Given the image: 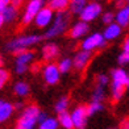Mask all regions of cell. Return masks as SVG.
<instances>
[{
    "mask_svg": "<svg viewBox=\"0 0 129 129\" xmlns=\"http://www.w3.org/2000/svg\"><path fill=\"white\" fill-rule=\"evenodd\" d=\"M119 63L120 64L129 63V53H126V51H122L121 53V54L119 55Z\"/></svg>",
    "mask_w": 129,
    "mask_h": 129,
    "instance_id": "cell-32",
    "label": "cell"
},
{
    "mask_svg": "<svg viewBox=\"0 0 129 129\" xmlns=\"http://www.w3.org/2000/svg\"><path fill=\"white\" fill-rule=\"evenodd\" d=\"M105 44H107V40L104 38L103 34H100V33H93V34H91V36L87 37L86 40H83V42H82V50L92 51L93 49L104 48Z\"/></svg>",
    "mask_w": 129,
    "mask_h": 129,
    "instance_id": "cell-6",
    "label": "cell"
},
{
    "mask_svg": "<svg viewBox=\"0 0 129 129\" xmlns=\"http://www.w3.org/2000/svg\"><path fill=\"white\" fill-rule=\"evenodd\" d=\"M3 66V59H2V57H0V67Z\"/></svg>",
    "mask_w": 129,
    "mask_h": 129,
    "instance_id": "cell-40",
    "label": "cell"
},
{
    "mask_svg": "<svg viewBox=\"0 0 129 129\" xmlns=\"http://www.w3.org/2000/svg\"><path fill=\"white\" fill-rule=\"evenodd\" d=\"M22 3V0H12V5L15 8H17V7H20V4Z\"/></svg>",
    "mask_w": 129,
    "mask_h": 129,
    "instance_id": "cell-37",
    "label": "cell"
},
{
    "mask_svg": "<svg viewBox=\"0 0 129 129\" xmlns=\"http://www.w3.org/2000/svg\"><path fill=\"white\" fill-rule=\"evenodd\" d=\"M102 13V5L99 3H90L86 5V8L83 9V12L80 13V20L84 22H88L95 20L96 17Z\"/></svg>",
    "mask_w": 129,
    "mask_h": 129,
    "instance_id": "cell-7",
    "label": "cell"
},
{
    "mask_svg": "<svg viewBox=\"0 0 129 129\" xmlns=\"http://www.w3.org/2000/svg\"><path fill=\"white\" fill-rule=\"evenodd\" d=\"M69 22H70V15L63 11V12H58L54 17V21H53V25L48 29V32L45 33L46 38H53V37H57L59 34L64 33V30H67V26H69Z\"/></svg>",
    "mask_w": 129,
    "mask_h": 129,
    "instance_id": "cell-2",
    "label": "cell"
},
{
    "mask_svg": "<svg viewBox=\"0 0 129 129\" xmlns=\"http://www.w3.org/2000/svg\"><path fill=\"white\" fill-rule=\"evenodd\" d=\"M73 66H74V62L70 59V58H63V59H61L59 63H58V69H59L61 73H69Z\"/></svg>",
    "mask_w": 129,
    "mask_h": 129,
    "instance_id": "cell-26",
    "label": "cell"
},
{
    "mask_svg": "<svg viewBox=\"0 0 129 129\" xmlns=\"http://www.w3.org/2000/svg\"><path fill=\"white\" fill-rule=\"evenodd\" d=\"M58 121L64 129H74V122H73V117L71 113H69L67 111L62 113H58Z\"/></svg>",
    "mask_w": 129,
    "mask_h": 129,
    "instance_id": "cell-18",
    "label": "cell"
},
{
    "mask_svg": "<svg viewBox=\"0 0 129 129\" xmlns=\"http://www.w3.org/2000/svg\"><path fill=\"white\" fill-rule=\"evenodd\" d=\"M105 99V91H104V87L102 86H96L92 91V102H98V103H102Z\"/></svg>",
    "mask_w": 129,
    "mask_h": 129,
    "instance_id": "cell-25",
    "label": "cell"
},
{
    "mask_svg": "<svg viewBox=\"0 0 129 129\" xmlns=\"http://www.w3.org/2000/svg\"><path fill=\"white\" fill-rule=\"evenodd\" d=\"M86 5H87L86 0H71V3H70V11H71V13H77L80 16V13L86 8Z\"/></svg>",
    "mask_w": 129,
    "mask_h": 129,
    "instance_id": "cell-20",
    "label": "cell"
},
{
    "mask_svg": "<svg viewBox=\"0 0 129 129\" xmlns=\"http://www.w3.org/2000/svg\"><path fill=\"white\" fill-rule=\"evenodd\" d=\"M41 40H42V36H38V34L21 36V37H17V38L12 40L11 42H8L7 44V49L9 51H13V53H16V54H17V53H20L22 50H26L29 46L38 44Z\"/></svg>",
    "mask_w": 129,
    "mask_h": 129,
    "instance_id": "cell-3",
    "label": "cell"
},
{
    "mask_svg": "<svg viewBox=\"0 0 129 129\" xmlns=\"http://www.w3.org/2000/svg\"><path fill=\"white\" fill-rule=\"evenodd\" d=\"M20 108H22V103H16L15 104V109H20Z\"/></svg>",
    "mask_w": 129,
    "mask_h": 129,
    "instance_id": "cell-39",
    "label": "cell"
},
{
    "mask_svg": "<svg viewBox=\"0 0 129 129\" xmlns=\"http://www.w3.org/2000/svg\"><path fill=\"white\" fill-rule=\"evenodd\" d=\"M8 79H9V73L7 71V70L0 67V88H3V87L5 86Z\"/></svg>",
    "mask_w": 129,
    "mask_h": 129,
    "instance_id": "cell-29",
    "label": "cell"
},
{
    "mask_svg": "<svg viewBox=\"0 0 129 129\" xmlns=\"http://www.w3.org/2000/svg\"><path fill=\"white\" fill-rule=\"evenodd\" d=\"M73 117V122H74V128L75 129H84L86 124H87V117H88V113H87V107H80L75 108L74 112L71 113Z\"/></svg>",
    "mask_w": 129,
    "mask_h": 129,
    "instance_id": "cell-8",
    "label": "cell"
},
{
    "mask_svg": "<svg viewBox=\"0 0 129 129\" xmlns=\"http://www.w3.org/2000/svg\"><path fill=\"white\" fill-rule=\"evenodd\" d=\"M41 113L37 105H29L26 107L17 121L16 129H34L36 124L38 122V116Z\"/></svg>",
    "mask_w": 129,
    "mask_h": 129,
    "instance_id": "cell-1",
    "label": "cell"
},
{
    "mask_svg": "<svg viewBox=\"0 0 129 129\" xmlns=\"http://www.w3.org/2000/svg\"><path fill=\"white\" fill-rule=\"evenodd\" d=\"M46 119H48V115H46L45 112H41L40 116H38V122H42V121L46 120Z\"/></svg>",
    "mask_w": 129,
    "mask_h": 129,
    "instance_id": "cell-35",
    "label": "cell"
},
{
    "mask_svg": "<svg viewBox=\"0 0 129 129\" xmlns=\"http://www.w3.org/2000/svg\"><path fill=\"white\" fill-rule=\"evenodd\" d=\"M42 74H44V79L48 84H55V83H58V80H59L61 71H59V69H58V64L49 63L44 67Z\"/></svg>",
    "mask_w": 129,
    "mask_h": 129,
    "instance_id": "cell-9",
    "label": "cell"
},
{
    "mask_svg": "<svg viewBox=\"0 0 129 129\" xmlns=\"http://www.w3.org/2000/svg\"><path fill=\"white\" fill-rule=\"evenodd\" d=\"M128 90H129V84H128Z\"/></svg>",
    "mask_w": 129,
    "mask_h": 129,
    "instance_id": "cell-43",
    "label": "cell"
},
{
    "mask_svg": "<svg viewBox=\"0 0 129 129\" xmlns=\"http://www.w3.org/2000/svg\"><path fill=\"white\" fill-rule=\"evenodd\" d=\"M124 92H125V87L124 86L112 82V84H111V95H112V99L115 102H119L120 99L122 98V95H124Z\"/></svg>",
    "mask_w": 129,
    "mask_h": 129,
    "instance_id": "cell-19",
    "label": "cell"
},
{
    "mask_svg": "<svg viewBox=\"0 0 129 129\" xmlns=\"http://www.w3.org/2000/svg\"><path fill=\"white\" fill-rule=\"evenodd\" d=\"M115 20L121 28L128 26L129 25V9H128V7L121 8L119 12L115 15Z\"/></svg>",
    "mask_w": 129,
    "mask_h": 129,
    "instance_id": "cell-17",
    "label": "cell"
},
{
    "mask_svg": "<svg viewBox=\"0 0 129 129\" xmlns=\"http://www.w3.org/2000/svg\"><path fill=\"white\" fill-rule=\"evenodd\" d=\"M125 2H126V3H128V4H129V0H125Z\"/></svg>",
    "mask_w": 129,
    "mask_h": 129,
    "instance_id": "cell-41",
    "label": "cell"
},
{
    "mask_svg": "<svg viewBox=\"0 0 129 129\" xmlns=\"http://www.w3.org/2000/svg\"><path fill=\"white\" fill-rule=\"evenodd\" d=\"M59 54V49L55 44H46L42 49V55H44V59L46 61H51L54 58L58 57Z\"/></svg>",
    "mask_w": 129,
    "mask_h": 129,
    "instance_id": "cell-16",
    "label": "cell"
},
{
    "mask_svg": "<svg viewBox=\"0 0 129 129\" xmlns=\"http://www.w3.org/2000/svg\"><path fill=\"white\" fill-rule=\"evenodd\" d=\"M87 32H88V25H87V22L79 21L71 28L70 36H71L73 38H80V37H83Z\"/></svg>",
    "mask_w": 129,
    "mask_h": 129,
    "instance_id": "cell-15",
    "label": "cell"
},
{
    "mask_svg": "<svg viewBox=\"0 0 129 129\" xmlns=\"http://www.w3.org/2000/svg\"><path fill=\"white\" fill-rule=\"evenodd\" d=\"M108 129H116V128H108Z\"/></svg>",
    "mask_w": 129,
    "mask_h": 129,
    "instance_id": "cell-42",
    "label": "cell"
},
{
    "mask_svg": "<svg viewBox=\"0 0 129 129\" xmlns=\"http://www.w3.org/2000/svg\"><path fill=\"white\" fill-rule=\"evenodd\" d=\"M96 82H98V86L105 87V86L108 84L109 79H108L107 75H104V74H99V75H98V78H96Z\"/></svg>",
    "mask_w": 129,
    "mask_h": 129,
    "instance_id": "cell-30",
    "label": "cell"
},
{
    "mask_svg": "<svg viewBox=\"0 0 129 129\" xmlns=\"http://www.w3.org/2000/svg\"><path fill=\"white\" fill-rule=\"evenodd\" d=\"M29 91H30V88H29V86L25 83V82H17V83L15 84V93L17 96H26Z\"/></svg>",
    "mask_w": 129,
    "mask_h": 129,
    "instance_id": "cell-24",
    "label": "cell"
},
{
    "mask_svg": "<svg viewBox=\"0 0 129 129\" xmlns=\"http://www.w3.org/2000/svg\"><path fill=\"white\" fill-rule=\"evenodd\" d=\"M120 34H121V26L117 24V22H112V24H109L107 28H105L103 36L107 41H111V40L117 38Z\"/></svg>",
    "mask_w": 129,
    "mask_h": 129,
    "instance_id": "cell-13",
    "label": "cell"
},
{
    "mask_svg": "<svg viewBox=\"0 0 129 129\" xmlns=\"http://www.w3.org/2000/svg\"><path fill=\"white\" fill-rule=\"evenodd\" d=\"M58 125H59L58 119H54V117H48V119L44 120L42 122H40L38 129H57Z\"/></svg>",
    "mask_w": 129,
    "mask_h": 129,
    "instance_id": "cell-23",
    "label": "cell"
},
{
    "mask_svg": "<svg viewBox=\"0 0 129 129\" xmlns=\"http://www.w3.org/2000/svg\"><path fill=\"white\" fill-rule=\"evenodd\" d=\"M91 59V51H86V50H80L78 51L74 57V67L77 70H83L87 64H88Z\"/></svg>",
    "mask_w": 129,
    "mask_h": 129,
    "instance_id": "cell-11",
    "label": "cell"
},
{
    "mask_svg": "<svg viewBox=\"0 0 129 129\" xmlns=\"http://www.w3.org/2000/svg\"><path fill=\"white\" fill-rule=\"evenodd\" d=\"M49 5L51 9L57 11V12H63L70 5V3H69V0H50Z\"/></svg>",
    "mask_w": 129,
    "mask_h": 129,
    "instance_id": "cell-22",
    "label": "cell"
},
{
    "mask_svg": "<svg viewBox=\"0 0 129 129\" xmlns=\"http://www.w3.org/2000/svg\"><path fill=\"white\" fill-rule=\"evenodd\" d=\"M113 20H115V15L112 13V12H107V13H104L103 15V22L104 24H112L113 22Z\"/></svg>",
    "mask_w": 129,
    "mask_h": 129,
    "instance_id": "cell-31",
    "label": "cell"
},
{
    "mask_svg": "<svg viewBox=\"0 0 129 129\" xmlns=\"http://www.w3.org/2000/svg\"><path fill=\"white\" fill-rule=\"evenodd\" d=\"M120 129H129V117L124 119L120 124Z\"/></svg>",
    "mask_w": 129,
    "mask_h": 129,
    "instance_id": "cell-34",
    "label": "cell"
},
{
    "mask_svg": "<svg viewBox=\"0 0 129 129\" xmlns=\"http://www.w3.org/2000/svg\"><path fill=\"white\" fill-rule=\"evenodd\" d=\"M13 111H15L13 104H11L8 102H4V100H0V122L8 120L9 117L12 116Z\"/></svg>",
    "mask_w": 129,
    "mask_h": 129,
    "instance_id": "cell-14",
    "label": "cell"
},
{
    "mask_svg": "<svg viewBox=\"0 0 129 129\" xmlns=\"http://www.w3.org/2000/svg\"><path fill=\"white\" fill-rule=\"evenodd\" d=\"M4 22H5V21H4V17H3V15H2V13H0V28L3 26Z\"/></svg>",
    "mask_w": 129,
    "mask_h": 129,
    "instance_id": "cell-38",
    "label": "cell"
},
{
    "mask_svg": "<svg viewBox=\"0 0 129 129\" xmlns=\"http://www.w3.org/2000/svg\"><path fill=\"white\" fill-rule=\"evenodd\" d=\"M42 8H44V0H30L29 4L26 5L24 16H22V24L26 25L29 22H32Z\"/></svg>",
    "mask_w": 129,
    "mask_h": 129,
    "instance_id": "cell-5",
    "label": "cell"
},
{
    "mask_svg": "<svg viewBox=\"0 0 129 129\" xmlns=\"http://www.w3.org/2000/svg\"><path fill=\"white\" fill-rule=\"evenodd\" d=\"M34 53L30 50H22L16 54V67L15 71L17 74H24L28 69V64L33 61Z\"/></svg>",
    "mask_w": 129,
    "mask_h": 129,
    "instance_id": "cell-4",
    "label": "cell"
},
{
    "mask_svg": "<svg viewBox=\"0 0 129 129\" xmlns=\"http://www.w3.org/2000/svg\"><path fill=\"white\" fill-rule=\"evenodd\" d=\"M69 107V99L66 96L61 98L59 100L55 103V111L58 113H62V112H66V109Z\"/></svg>",
    "mask_w": 129,
    "mask_h": 129,
    "instance_id": "cell-27",
    "label": "cell"
},
{
    "mask_svg": "<svg viewBox=\"0 0 129 129\" xmlns=\"http://www.w3.org/2000/svg\"><path fill=\"white\" fill-rule=\"evenodd\" d=\"M2 15L4 17L5 22H12L16 19V16H17V8H15L13 5H9V7H7L3 11Z\"/></svg>",
    "mask_w": 129,
    "mask_h": 129,
    "instance_id": "cell-21",
    "label": "cell"
},
{
    "mask_svg": "<svg viewBox=\"0 0 129 129\" xmlns=\"http://www.w3.org/2000/svg\"><path fill=\"white\" fill-rule=\"evenodd\" d=\"M111 78L112 82L115 83H119L124 87H128L129 84V73H126L124 69H115L111 73Z\"/></svg>",
    "mask_w": 129,
    "mask_h": 129,
    "instance_id": "cell-12",
    "label": "cell"
},
{
    "mask_svg": "<svg viewBox=\"0 0 129 129\" xmlns=\"http://www.w3.org/2000/svg\"><path fill=\"white\" fill-rule=\"evenodd\" d=\"M11 3H12V0H0V13H2L7 7H9Z\"/></svg>",
    "mask_w": 129,
    "mask_h": 129,
    "instance_id": "cell-33",
    "label": "cell"
},
{
    "mask_svg": "<svg viewBox=\"0 0 129 129\" xmlns=\"http://www.w3.org/2000/svg\"><path fill=\"white\" fill-rule=\"evenodd\" d=\"M102 109H103L102 103L92 102L91 104H88V107H87V113H88V116H91V115H95L96 112H100Z\"/></svg>",
    "mask_w": 129,
    "mask_h": 129,
    "instance_id": "cell-28",
    "label": "cell"
},
{
    "mask_svg": "<svg viewBox=\"0 0 129 129\" xmlns=\"http://www.w3.org/2000/svg\"><path fill=\"white\" fill-rule=\"evenodd\" d=\"M51 21H53V9L50 7H44L36 16V19H34V24L38 28H45Z\"/></svg>",
    "mask_w": 129,
    "mask_h": 129,
    "instance_id": "cell-10",
    "label": "cell"
},
{
    "mask_svg": "<svg viewBox=\"0 0 129 129\" xmlns=\"http://www.w3.org/2000/svg\"><path fill=\"white\" fill-rule=\"evenodd\" d=\"M122 49H124V51L129 53V38H126V40H125L124 45H122Z\"/></svg>",
    "mask_w": 129,
    "mask_h": 129,
    "instance_id": "cell-36",
    "label": "cell"
}]
</instances>
